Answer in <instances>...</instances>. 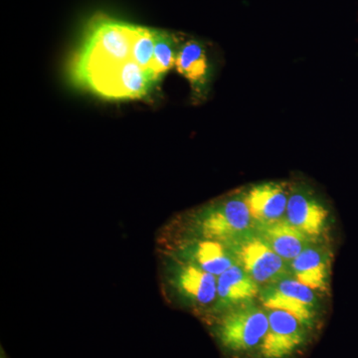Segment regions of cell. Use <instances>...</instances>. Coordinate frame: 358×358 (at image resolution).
Segmentation results:
<instances>
[{
  "label": "cell",
  "mask_w": 358,
  "mask_h": 358,
  "mask_svg": "<svg viewBox=\"0 0 358 358\" xmlns=\"http://www.w3.org/2000/svg\"><path fill=\"white\" fill-rule=\"evenodd\" d=\"M134 30L136 25L107 15H96L90 20L71 64L72 79L131 59Z\"/></svg>",
  "instance_id": "1"
},
{
  "label": "cell",
  "mask_w": 358,
  "mask_h": 358,
  "mask_svg": "<svg viewBox=\"0 0 358 358\" xmlns=\"http://www.w3.org/2000/svg\"><path fill=\"white\" fill-rule=\"evenodd\" d=\"M160 281L164 294L182 299L196 308L217 301V277L192 264L160 253Z\"/></svg>",
  "instance_id": "2"
},
{
  "label": "cell",
  "mask_w": 358,
  "mask_h": 358,
  "mask_svg": "<svg viewBox=\"0 0 358 358\" xmlns=\"http://www.w3.org/2000/svg\"><path fill=\"white\" fill-rule=\"evenodd\" d=\"M199 238L229 244L248 234L254 222L243 196L219 200L194 216Z\"/></svg>",
  "instance_id": "3"
},
{
  "label": "cell",
  "mask_w": 358,
  "mask_h": 358,
  "mask_svg": "<svg viewBox=\"0 0 358 358\" xmlns=\"http://www.w3.org/2000/svg\"><path fill=\"white\" fill-rule=\"evenodd\" d=\"M266 310L250 303L228 310L216 331L221 345L233 352H243L262 345L268 329Z\"/></svg>",
  "instance_id": "4"
},
{
  "label": "cell",
  "mask_w": 358,
  "mask_h": 358,
  "mask_svg": "<svg viewBox=\"0 0 358 358\" xmlns=\"http://www.w3.org/2000/svg\"><path fill=\"white\" fill-rule=\"evenodd\" d=\"M227 245L237 263L260 286H266L292 275L289 272V264L282 260L259 234L248 233Z\"/></svg>",
  "instance_id": "5"
},
{
  "label": "cell",
  "mask_w": 358,
  "mask_h": 358,
  "mask_svg": "<svg viewBox=\"0 0 358 358\" xmlns=\"http://www.w3.org/2000/svg\"><path fill=\"white\" fill-rule=\"evenodd\" d=\"M259 296L264 308L292 313L301 324H310L315 317L317 299L313 289L292 275L266 285Z\"/></svg>",
  "instance_id": "6"
},
{
  "label": "cell",
  "mask_w": 358,
  "mask_h": 358,
  "mask_svg": "<svg viewBox=\"0 0 358 358\" xmlns=\"http://www.w3.org/2000/svg\"><path fill=\"white\" fill-rule=\"evenodd\" d=\"M162 252L192 264L217 278L238 264L227 244L203 238L183 242L174 249L162 247Z\"/></svg>",
  "instance_id": "7"
},
{
  "label": "cell",
  "mask_w": 358,
  "mask_h": 358,
  "mask_svg": "<svg viewBox=\"0 0 358 358\" xmlns=\"http://www.w3.org/2000/svg\"><path fill=\"white\" fill-rule=\"evenodd\" d=\"M267 310V308H266ZM268 329L261 352L265 358H282L303 343V329L300 320L288 312L267 310Z\"/></svg>",
  "instance_id": "8"
},
{
  "label": "cell",
  "mask_w": 358,
  "mask_h": 358,
  "mask_svg": "<svg viewBox=\"0 0 358 358\" xmlns=\"http://www.w3.org/2000/svg\"><path fill=\"white\" fill-rule=\"evenodd\" d=\"M289 196L282 183L264 182L252 186L243 199L254 222L260 227L284 220Z\"/></svg>",
  "instance_id": "9"
},
{
  "label": "cell",
  "mask_w": 358,
  "mask_h": 358,
  "mask_svg": "<svg viewBox=\"0 0 358 358\" xmlns=\"http://www.w3.org/2000/svg\"><path fill=\"white\" fill-rule=\"evenodd\" d=\"M329 211L308 192L289 193L284 220L308 239L320 236L326 227Z\"/></svg>",
  "instance_id": "10"
},
{
  "label": "cell",
  "mask_w": 358,
  "mask_h": 358,
  "mask_svg": "<svg viewBox=\"0 0 358 358\" xmlns=\"http://www.w3.org/2000/svg\"><path fill=\"white\" fill-rule=\"evenodd\" d=\"M176 68L179 74L189 82L196 96H203L210 80V63L203 45L196 40H189L179 47Z\"/></svg>",
  "instance_id": "11"
},
{
  "label": "cell",
  "mask_w": 358,
  "mask_h": 358,
  "mask_svg": "<svg viewBox=\"0 0 358 358\" xmlns=\"http://www.w3.org/2000/svg\"><path fill=\"white\" fill-rule=\"evenodd\" d=\"M260 289V285L239 264H235L217 278V308L230 310L246 305Z\"/></svg>",
  "instance_id": "12"
},
{
  "label": "cell",
  "mask_w": 358,
  "mask_h": 358,
  "mask_svg": "<svg viewBox=\"0 0 358 358\" xmlns=\"http://www.w3.org/2000/svg\"><path fill=\"white\" fill-rule=\"evenodd\" d=\"M292 275L308 288L324 289L329 278V257L324 250L308 246L289 263Z\"/></svg>",
  "instance_id": "13"
},
{
  "label": "cell",
  "mask_w": 358,
  "mask_h": 358,
  "mask_svg": "<svg viewBox=\"0 0 358 358\" xmlns=\"http://www.w3.org/2000/svg\"><path fill=\"white\" fill-rule=\"evenodd\" d=\"M258 234L287 263L303 251L310 240L286 221L258 227Z\"/></svg>",
  "instance_id": "14"
},
{
  "label": "cell",
  "mask_w": 358,
  "mask_h": 358,
  "mask_svg": "<svg viewBox=\"0 0 358 358\" xmlns=\"http://www.w3.org/2000/svg\"><path fill=\"white\" fill-rule=\"evenodd\" d=\"M179 46L178 40L166 30L155 29V50L152 73L157 82L176 65Z\"/></svg>",
  "instance_id": "15"
},
{
  "label": "cell",
  "mask_w": 358,
  "mask_h": 358,
  "mask_svg": "<svg viewBox=\"0 0 358 358\" xmlns=\"http://www.w3.org/2000/svg\"><path fill=\"white\" fill-rule=\"evenodd\" d=\"M154 50L155 29L136 25L133 45H131V60L147 71L157 83L152 70Z\"/></svg>",
  "instance_id": "16"
}]
</instances>
